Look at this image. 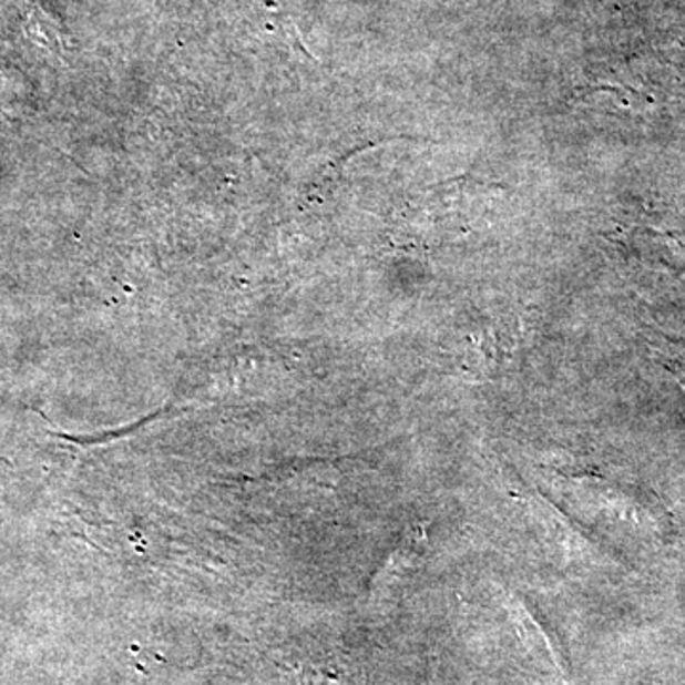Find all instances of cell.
<instances>
[{"mask_svg": "<svg viewBox=\"0 0 685 685\" xmlns=\"http://www.w3.org/2000/svg\"><path fill=\"white\" fill-rule=\"evenodd\" d=\"M512 615L517 621L518 634H520L522 642L530 647V652L544 661L546 665L554 666L558 672L564 674V657H562V653L558 652L556 644L552 642L551 636L543 631V626L539 625L538 621L531 615H528L524 607H520V605L512 610Z\"/></svg>", "mask_w": 685, "mask_h": 685, "instance_id": "6da1fadb", "label": "cell"}]
</instances>
